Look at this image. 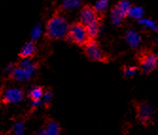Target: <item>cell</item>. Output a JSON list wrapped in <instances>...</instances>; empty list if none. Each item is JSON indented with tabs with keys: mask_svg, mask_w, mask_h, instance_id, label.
Instances as JSON below:
<instances>
[{
	"mask_svg": "<svg viewBox=\"0 0 158 135\" xmlns=\"http://www.w3.org/2000/svg\"><path fill=\"white\" fill-rule=\"evenodd\" d=\"M26 133V125L23 121H17L11 127L10 134L11 135H25Z\"/></svg>",
	"mask_w": 158,
	"mask_h": 135,
	"instance_id": "ac0fdd59",
	"label": "cell"
},
{
	"mask_svg": "<svg viewBox=\"0 0 158 135\" xmlns=\"http://www.w3.org/2000/svg\"><path fill=\"white\" fill-rule=\"evenodd\" d=\"M138 23L141 27H143L146 29H150V31H152L154 32L158 31V25L156 24V22H154L153 20H152L150 18L143 17L141 20L138 21Z\"/></svg>",
	"mask_w": 158,
	"mask_h": 135,
	"instance_id": "2e32d148",
	"label": "cell"
},
{
	"mask_svg": "<svg viewBox=\"0 0 158 135\" xmlns=\"http://www.w3.org/2000/svg\"><path fill=\"white\" fill-rule=\"evenodd\" d=\"M84 47V52L86 56L88 57L89 59L93 62H100L103 61L104 59V53L99 44L95 42L94 40H90Z\"/></svg>",
	"mask_w": 158,
	"mask_h": 135,
	"instance_id": "52a82bcc",
	"label": "cell"
},
{
	"mask_svg": "<svg viewBox=\"0 0 158 135\" xmlns=\"http://www.w3.org/2000/svg\"><path fill=\"white\" fill-rule=\"evenodd\" d=\"M131 7L132 4L129 0H120L112 8L110 11V18L114 27H119L123 20L128 17V12Z\"/></svg>",
	"mask_w": 158,
	"mask_h": 135,
	"instance_id": "3957f363",
	"label": "cell"
},
{
	"mask_svg": "<svg viewBox=\"0 0 158 135\" xmlns=\"http://www.w3.org/2000/svg\"><path fill=\"white\" fill-rule=\"evenodd\" d=\"M44 135H60L61 133V127L58 122L51 120L48 122L44 129H42Z\"/></svg>",
	"mask_w": 158,
	"mask_h": 135,
	"instance_id": "4fadbf2b",
	"label": "cell"
},
{
	"mask_svg": "<svg viewBox=\"0 0 158 135\" xmlns=\"http://www.w3.org/2000/svg\"><path fill=\"white\" fill-rule=\"evenodd\" d=\"M155 43L158 44V36H157V37H156V39H155Z\"/></svg>",
	"mask_w": 158,
	"mask_h": 135,
	"instance_id": "484cf974",
	"label": "cell"
},
{
	"mask_svg": "<svg viewBox=\"0 0 158 135\" xmlns=\"http://www.w3.org/2000/svg\"><path fill=\"white\" fill-rule=\"evenodd\" d=\"M108 5L109 0H96L93 8L98 14H103L108 9Z\"/></svg>",
	"mask_w": 158,
	"mask_h": 135,
	"instance_id": "d6986e66",
	"label": "cell"
},
{
	"mask_svg": "<svg viewBox=\"0 0 158 135\" xmlns=\"http://www.w3.org/2000/svg\"><path fill=\"white\" fill-rule=\"evenodd\" d=\"M99 14L95 10V9L91 6H83L80 10V22L88 27L89 25L99 21Z\"/></svg>",
	"mask_w": 158,
	"mask_h": 135,
	"instance_id": "ba28073f",
	"label": "cell"
},
{
	"mask_svg": "<svg viewBox=\"0 0 158 135\" xmlns=\"http://www.w3.org/2000/svg\"><path fill=\"white\" fill-rule=\"evenodd\" d=\"M42 104H43L42 100H31V107L34 108V109L39 108Z\"/></svg>",
	"mask_w": 158,
	"mask_h": 135,
	"instance_id": "cb8c5ba5",
	"label": "cell"
},
{
	"mask_svg": "<svg viewBox=\"0 0 158 135\" xmlns=\"http://www.w3.org/2000/svg\"><path fill=\"white\" fill-rule=\"evenodd\" d=\"M0 99L6 105H17L23 101L24 92L19 87L8 86L3 89Z\"/></svg>",
	"mask_w": 158,
	"mask_h": 135,
	"instance_id": "277c9868",
	"label": "cell"
},
{
	"mask_svg": "<svg viewBox=\"0 0 158 135\" xmlns=\"http://www.w3.org/2000/svg\"><path fill=\"white\" fill-rule=\"evenodd\" d=\"M86 28H87V31L89 33L91 40L95 39L100 31V22L98 21L96 23H93V24L89 25L88 27H86Z\"/></svg>",
	"mask_w": 158,
	"mask_h": 135,
	"instance_id": "ffe728a7",
	"label": "cell"
},
{
	"mask_svg": "<svg viewBox=\"0 0 158 135\" xmlns=\"http://www.w3.org/2000/svg\"><path fill=\"white\" fill-rule=\"evenodd\" d=\"M15 67H16V65L14 64V63H7L6 65H5V67H4V69H3V73H4V75L5 76H11V74H12V72H13V70L15 69Z\"/></svg>",
	"mask_w": 158,
	"mask_h": 135,
	"instance_id": "603a6c76",
	"label": "cell"
},
{
	"mask_svg": "<svg viewBox=\"0 0 158 135\" xmlns=\"http://www.w3.org/2000/svg\"><path fill=\"white\" fill-rule=\"evenodd\" d=\"M125 42L128 43V46L132 48H137L141 44L142 42V37L141 35L134 28H129L124 36Z\"/></svg>",
	"mask_w": 158,
	"mask_h": 135,
	"instance_id": "30bf717a",
	"label": "cell"
},
{
	"mask_svg": "<svg viewBox=\"0 0 158 135\" xmlns=\"http://www.w3.org/2000/svg\"><path fill=\"white\" fill-rule=\"evenodd\" d=\"M44 92V89L41 86L35 85L28 90V96H30L31 100H42Z\"/></svg>",
	"mask_w": 158,
	"mask_h": 135,
	"instance_id": "9a60e30c",
	"label": "cell"
},
{
	"mask_svg": "<svg viewBox=\"0 0 158 135\" xmlns=\"http://www.w3.org/2000/svg\"><path fill=\"white\" fill-rule=\"evenodd\" d=\"M69 23L61 14H55L46 26V33L50 39L59 40L67 37L69 31Z\"/></svg>",
	"mask_w": 158,
	"mask_h": 135,
	"instance_id": "6da1fadb",
	"label": "cell"
},
{
	"mask_svg": "<svg viewBox=\"0 0 158 135\" xmlns=\"http://www.w3.org/2000/svg\"><path fill=\"white\" fill-rule=\"evenodd\" d=\"M158 64V56L154 53H146L141 59L140 67L145 74L152 72Z\"/></svg>",
	"mask_w": 158,
	"mask_h": 135,
	"instance_id": "9c48e42d",
	"label": "cell"
},
{
	"mask_svg": "<svg viewBox=\"0 0 158 135\" xmlns=\"http://www.w3.org/2000/svg\"><path fill=\"white\" fill-rule=\"evenodd\" d=\"M34 135H44V133H43V130H42V129H40V130H38Z\"/></svg>",
	"mask_w": 158,
	"mask_h": 135,
	"instance_id": "d4e9b609",
	"label": "cell"
},
{
	"mask_svg": "<svg viewBox=\"0 0 158 135\" xmlns=\"http://www.w3.org/2000/svg\"><path fill=\"white\" fill-rule=\"evenodd\" d=\"M136 111H137V118L142 124L149 125L150 123H152L155 112L152 104H150L149 102H141L138 104Z\"/></svg>",
	"mask_w": 158,
	"mask_h": 135,
	"instance_id": "5b68a950",
	"label": "cell"
},
{
	"mask_svg": "<svg viewBox=\"0 0 158 135\" xmlns=\"http://www.w3.org/2000/svg\"><path fill=\"white\" fill-rule=\"evenodd\" d=\"M123 73L125 75V77L127 78H131L134 77L137 73V68L135 66H126L123 69Z\"/></svg>",
	"mask_w": 158,
	"mask_h": 135,
	"instance_id": "44dd1931",
	"label": "cell"
},
{
	"mask_svg": "<svg viewBox=\"0 0 158 135\" xmlns=\"http://www.w3.org/2000/svg\"><path fill=\"white\" fill-rule=\"evenodd\" d=\"M82 0H61L60 8L64 11H74L81 8Z\"/></svg>",
	"mask_w": 158,
	"mask_h": 135,
	"instance_id": "8fae6325",
	"label": "cell"
},
{
	"mask_svg": "<svg viewBox=\"0 0 158 135\" xmlns=\"http://www.w3.org/2000/svg\"><path fill=\"white\" fill-rule=\"evenodd\" d=\"M66 38L69 41L79 44V46H85L91 40L87 28L81 22L73 23L70 25Z\"/></svg>",
	"mask_w": 158,
	"mask_h": 135,
	"instance_id": "7a4b0ae2",
	"label": "cell"
},
{
	"mask_svg": "<svg viewBox=\"0 0 158 135\" xmlns=\"http://www.w3.org/2000/svg\"><path fill=\"white\" fill-rule=\"evenodd\" d=\"M44 33V28H43L42 25L40 24H36L34 25L30 32V37H31V41L32 42H36L38 39H40V37Z\"/></svg>",
	"mask_w": 158,
	"mask_h": 135,
	"instance_id": "e0dca14e",
	"label": "cell"
},
{
	"mask_svg": "<svg viewBox=\"0 0 158 135\" xmlns=\"http://www.w3.org/2000/svg\"><path fill=\"white\" fill-rule=\"evenodd\" d=\"M144 12H145L144 9L142 7L132 5V7L130 8L128 12V17L135 21H139L144 17Z\"/></svg>",
	"mask_w": 158,
	"mask_h": 135,
	"instance_id": "5bb4252c",
	"label": "cell"
},
{
	"mask_svg": "<svg viewBox=\"0 0 158 135\" xmlns=\"http://www.w3.org/2000/svg\"><path fill=\"white\" fill-rule=\"evenodd\" d=\"M53 99V94L51 93L50 90H47V91L44 92V95H43L42 97V101L46 105H50V103L52 102Z\"/></svg>",
	"mask_w": 158,
	"mask_h": 135,
	"instance_id": "7402d4cb",
	"label": "cell"
},
{
	"mask_svg": "<svg viewBox=\"0 0 158 135\" xmlns=\"http://www.w3.org/2000/svg\"><path fill=\"white\" fill-rule=\"evenodd\" d=\"M35 51H36V47L34 44V42L28 41L23 44V47L20 49L19 55L21 58H31L35 54Z\"/></svg>",
	"mask_w": 158,
	"mask_h": 135,
	"instance_id": "7c38bea8",
	"label": "cell"
},
{
	"mask_svg": "<svg viewBox=\"0 0 158 135\" xmlns=\"http://www.w3.org/2000/svg\"><path fill=\"white\" fill-rule=\"evenodd\" d=\"M37 66H31V67H21L19 65H16L15 69L13 70L10 78L17 82H26L28 81L36 72Z\"/></svg>",
	"mask_w": 158,
	"mask_h": 135,
	"instance_id": "8992f818",
	"label": "cell"
}]
</instances>
